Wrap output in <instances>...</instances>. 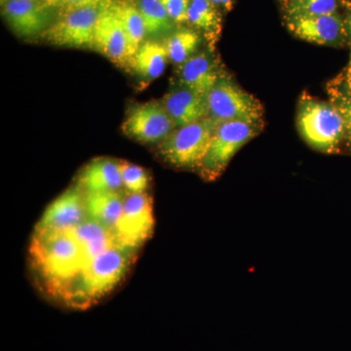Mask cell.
Returning <instances> with one entry per match:
<instances>
[{"instance_id": "cell-1", "label": "cell", "mask_w": 351, "mask_h": 351, "mask_svg": "<svg viewBox=\"0 0 351 351\" xmlns=\"http://www.w3.org/2000/svg\"><path fill=\"white\" fill-rule=\"evenodd\" d=\"M29 257L46 288L64 298L86 265L71 232H34Z\"/></svg>"}, {"instance_id": "cell-2", "label": "cell", "mask_w": 351, "mask_h": 351, "mask_svg": "<svg viewBox=\"0 0 351 351\" xmlns=\"http://www.w3.org/2000/svg\"><path fill=\"white\" fill-rule=\"evenodd\" d=\"M136 249L117 246L87 263L64 300L71 306L84 308L112 292L125 276Z\"/></svg>"}, {"instance_id": "cell-3", "label": "cell", "mask_w": 351, "mask_h": 351, "mask_svg": "<svg viewBox=\"0 0 351 351\" xmlns=\"http://www.w3.org/2000/svg\"><path fill=\"white\" fill-rule=\"evenodd\" d=\"M297 126L306 144L323 154H337L345 142V122L331 101L302 95L298 106Z\"/></svg>"}, {"instance_id": "cell-4", "label": "cell", "mask_w": 351, "mask_h": 351, "mask_svg": "<svg viewBox=\"0 0 351 351\" xmlns=\"http://www.w3.org/2000/svg\"><path fill=\"white\" fill-rule=\"evenodd\" d=\"M208 117L217 124L243 121L263 126L265 110L258 99L223 75L206 97Z\"/></svg>"}, {"instance_id": "cell-5", "label": "cell", "mask_w": 351, "mask_h": 351, "mask_svg": "<svg viewBox=\"0 0 351 351\" xmlns=\"http://www.w3.org/2000/svg\"><path fill=\"white\" fill-rule=\"evenodd\" d=\"M217 124L206 119L176 128L159 145V152L166 162L178 168L197 170L206 156L213 140Z\"/></svg>"}, {"instance_id": "cell-6", "label": "cell", "mask_w": 351, "mask_h": 351, "mask_svg": "<svg viewBox=\"0 0 351 351\" xmlns=\"http://www.w3.org/2000/svg\"><path fill=\"white\" fill-rule=\"evenodd\" d=\"M262 130V125L248 122L219 123L215 131L209 151L198 166L197 171L201 178L208 182L218 179L225 172L233 156L247 143L257 137Z\"/></svg>"}, {"instance_id": "cell-7", "label": "cell", "mask_w": 351, "mask_h": 351, "mask_svg": "<svg viewBox=\"0 0 351 351\" xmlns=\"http://www.w3.org/2000/svg\"><path fill=\"white\" fill-rule=\"evenodd\" d=\"M108 0H97L88 5L62 11L41 38L62 47L94 48L95 29Z\"/></svg>"}, {"instance_id": "cell-8", "label": "cell", "mask_w": 351, "mask_h": 351, "mask_svg": "<svg viewBox=\"0 0 351 351\" xmlns=\"http://www.w3.org/2000/svg\"><path fill=\"white\" fill-rule=\"evenodd\" d=\"M176 129L162 101H151L132 108L122 123L126 136L145 143L162 142Z\"/></svg>"}, {"instance_id": "cell-9", "label": "cell", "mask_w": 351, "mask_h": 351, "mask_svg": "<svg viewBox=\"0 0 351 351\" xmlns=\"http://www.w3.org/2000/svg\"><path fill=\"white\" fill-rule=\"evenodd\" d=\"M154 206L147 193H129L124 197L123 211L117 226L120 245L138 250L154 230Z\"/></svg>"}, {"instance_id": "cell-10", "label": "cell", "mask_w": 351, "mask_h": 351, "mask_svg": "<svg viewBox=\"0 0 351 351\" xmlns=\"http://www.w3.org/2000/svg\"><path fill=\"white\" fill-rule=\"evenodd\" d=\"M286 27L295 38L318 45L341 46L348 38L346 21L341 14L284 18Z\"/></svg>"}, {"instance_id": "cell-11", "label": "cell", "mask_w": 351, "mask_h": 351, "mask_svg": "<svg viewBox=\"0 0 351 351\" xmlns=\"http://www.w3.org/2000/svg\"><path fill=\"white\" fill-rule=\"evenodd\" d=\"M87 219L85 195L77 186L69 189L51 203L34 232H69Z\"/></svg>"}, {"instance_id": "cell-12", "label": "cell", "mask_w": 351, "mask_h": 351, "mask_svg": "<svg viewBox=\"0 0 351 351\" xmlns=\"http://www.w3.org/2000/svg\"><path fill=\"white\" fill-rule=\"evenodd\" d=\"M113 1L114 0H108L97 23L94 48L112 63L127 66L132 59L130 46Z\"/></svg>"}, {"instance_id": "cell-13", "label": "cell", "mask_w": 351, "mask_h": 351, "mask_svg": "<svg viewBox=\"0 0 351 351\" xmlns=\"http://www.w3.org/2000/svg\"><path fill=\"white\" fill-rule=\"evenodd\" d=\"M51 10L43 2L1 0L4 19L12 31L22 38L41 36L53 23Z\"/></svg>"}, {"instance_id": "cell-14", "label": "cell", "mask_w": 351, "mask_h": 351, "mask_svg": "<svg viewBox=\"0 0 351 351\" xmlns=\"http://www.w3.org/2000/svg\"><path fill=\"white\" fill-rule=\"evenodd\" d=\"M215 52L210 49L196 53L181 64L180 80L182 86L206 98L215 85L225 75Z\"/></svg>"}, {"instance_id": "cell-15", "label": "cell", "mask_w": 351, "mask_h": 351, "mask_svg": "<svg viewBox=\"0 0 351 351\" xmlns=\"http://www.w3.org/2000/svg\"><path fill=\"white\" fill-rule=\"evenodd\" d=\"M162 104L174 121L176 128L208 117L206 98L184 86L166 94Z\"/></svg>"}, {"instance_id": "cell-16", "label": "cell", "mask_w": 351, "mask_h": 351, "mask_svg": "<svg viewBox=\"0 0 351 351\" xmlns=\"http://www.w3.org/2000/svg\"><path fill=\"white\" fill-rule=\"evenodd\" d=\"M78 186L85 193L120 191L123 186L120 162L110 158L95 159L80 172Z\"/></svg>"}, {"instance_id": "cell-17", "label": "cell", "mask_w": 351, "mask_h": 351, "mask_svg": "<svg viewBox=\"0 0 351 351\" xmlns=\"http://www.w3.org/2000/svg\"><path fill=\"white\" fill-rule=\"evenodd\" d=\"M69 232L80 247L86 265L110 248L122 246L114 233L89 218Z\"/></svg>"}, {"instance_id": "cell-18", "label": "cell", "mask_w": 351, "mask_h": 351, "mask_svg": "<svg viewBox=\"0 0 351 351\" xmlns=\"http://www.w3.org/2000/svg\"><path fill=\"white\" fill-rule=\"evenodd\" d=\"M84 195L88 218L101 223L115 234L123 211L125 196L120 191L89 193Z\"/></svg>"}, {"instance_id": "cell-19", "label": "cell", "mask_w": 351, "mask_h": 351, "mask_svg": "<svg viewBox=\"0 0 351 351\" xmlns=\"http://www.w3.org/2000/svg\"><path fill=\"white\" fill-rule=\"evenodd\" d=\"M189 24L202 32L208 49L216 51L223 29V14L211 0H191L188 11Z\"/></svg>"}, {"instance_id": "cell-20", "label": "cell", "mask_w": 351, "mask_h": 351, "mask_svg": "<svg viewBox=\"0 0 351 351\" xmlns=\"http://www.w3.org/2000/svg\"><path fill=\"white\" fill-rule=\"evenodd\" d=\"M168 53L163 43L157 41H145L132 57L129 66L145 80H156L167 64Z\"/></svg>"}, {"instance_id": "cell-21", "label": "cell", "mask_w": 351, "mask_h": 351, "mask_svg": "<svg viewBox=\"0 0 351 351\" xmlns=\"http://www.w3.org/2000/svg\"><path fill=\"white\" fill-rule=\"evenodd\" d=\"M113 6L123 25L133 57L140 46L144 43V38L147 34L144 20L138 7L132 3L130 0L113 1Z\"/></svg>"}, {"instance_id": "cell-22", "label": "cell", "mask_w": 351, "mask_h": 351, "mask_svg": "<svg viewBox=\"0 0 351 351\" xmlns=\"http://www.w3.org/2000/svg\"><path fill=\"white\" fill-rule=\"evenodd\" d=\"M200 43L201 38L197 32L182 29L169 34L163 44L170 61L181 66L191 57L195 56Z\"/></svg>"}, {"instance_id": "cell-23", "label": "cell", "mask_w": 351, "mask_h": 351, "mask_svg": "<svg viewBox=\"0 0 351 351\" xmlns=\"http://www.w3.org/2000/svg\"><path fill=\"white\" fill-rule=\"evenodd\" d=\"M138 8L144 20L147 34L159 36L172 34L174 22L161 0H140Z\"/></svg>"}, {"instance_id": "cell-24", "label": "cell", "mask_w": 351, "mask_h": 351, "mask_svg": "<svg viewBox=\"0 0 351 351\" xmlns=\"http://www.w3.org/2000/svg\"><path fill=\"white\" fill-rule=\"evenodd\" d=\"M343 0H283L284 18L338 13Z\"/></svg>"}, {"instance_id": "cell-25", "label": "cell", "mask_w": 351, "mask_h": 351, "mask_svg": "<svg viewBox=\"0 0 351 351\" xmlns=\"http://www.w3.org/2000/svg\"><path fill=\"white\" fill-rule=\"evenodd\" d=\"M330 101L337 108L345 122V142L351 149V92L343 77L332 80L327 86Z\"/></svg>"}, {"instance_id": "cell-26", "label": "cell", "mask_w": 351, "mask_h": 351, "mask_svg": "<svg viewBox=\"0 0 351 351\" xmlns=\"http://www.w3.org/2000/svg\"><path fill=\"white\" fill-rule=\"evenodd\" d=\"M123 186L129 193H144L149 186V176L141 166L120 162Z\"/></svg>"}, {"instance_id": "cell-27", "label": "cell", "mask_w": 351, "mask_h": 351, "mask_svg": "<svg viewBox=\"0 0 351 351\" xmlns=\"http://www.w3.org/2000/svg\"><path fill=\"white\" fill-rule=\"evenodd\" d=\"M171 20L176 24L188 22V11L191 0H161Z\"/></svg>"}, {"instance_id": "cell-28", "label": "cell", "mask_w": 351, "mask_h": 351, "mask_svg": "<svg viewBox=\"0 0 351 351\" xmlns=\"http://www.w3.org/2000/svg\"><path fill=\"white\" fill-rule=\"evenodd\" d=\"M95 1L97 0H41L44 5L51 9H60L62 11L88 5Z\"/></svg>"}, {"instance_id": "cell-29", "label": "cell", "mask_w": 351, "mask_h": 351, "mask_svg": "<svg viewBox=\"0 0 351 351\" xmlns=\"http://www.w3.org/2000/svg\"><path fill=\"white\" fill-rule=\"evenodd\" d=\"M211 1L221 10H225L226 12L232 10L233 4H234V0H211Z\"/></svg>"}, {"instance_id": "cell-30", "label": "cell", "mask_w": 351, "mask_h": 351, "mask_svg": "<svg viewBox=\"0 0 351 351\" xmlns=\"http://www.w3.org/2000/svg\"><path fill=\"white\" fill-rule=\"evenodd\" d=\"M343 82H345L346 87L351 92V59L348 68L346 69L345 75L343 76Z\"/></svg>"}, {"instance_id": "cell-31", "label": "cell", "mask_w": 351, "mask_h": 351, "mask_svg": "<svg viewBox=\"0 0 351 351\" xmlns=\"http://www.w3.org/2000/svg\"><path fill=\"white\" fill-rule=\"evenodd\" d=\"M350 15H348V19H346V27H348V38H350L351 44V9H350Z\"/></svg>"}, {"instance_id": "cell-32", "label": "cell", "mask_w": 351, "mask_h": 351, "mask_svg": "<svg viewBox=\"0 0 351 351\" xmlns=\"http://www.w3.org/2000/svg\"><path fill=\"white\" fill-rule=\"evenodd\" d=\"M343 3L351 9V0H343Z\"/></svg>"}, {"instance_id": "cell-33", "label": "cell", "mask_w": 351, "mask_h": 351, "mask_svg": "<svg viewBox=\"0 0 351 351\" xmlns=\"http://www.w3.org/2000/svg\"><path fill=\"white\" fill-rule=\"evenodd\" d=\"M31 1L41 2V0H31Z\"/></svg>"}]
</instances>
